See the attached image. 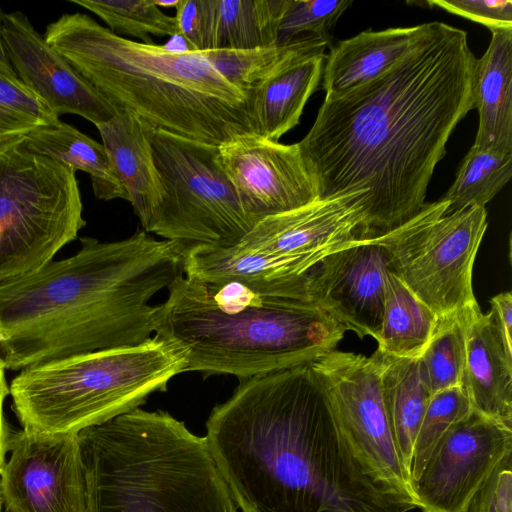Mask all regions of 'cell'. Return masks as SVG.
Listing matches in <instances>:
<instances>
[{
	"instance_id": "obj_2",
	"label": "cell",
	"mask_w": 512,
	"mask_h": 512,
	"mask_svg": "<svg viewBox=\"0 0 512 512\" xmlns=\"http://www.w3.org/2000/svg\"><path fill=\"white\" fill-rule=\"evenodd\" d=\"M205 436L241 512H409L343 431L311 360L240 379Z\"/></svg>"
},
{
	"instance_id": "obj_12",
	"label": "cell",
	"mask_w": 512,
	"mask_h": 512,
	"mask_svg": "<svg viewBox=\"0 0 512 512\" xmlns=\"http://www.w3.org/2000/svg\"><path fill=\"white\" fill-rule=\"evenodd\" d=\"M512 455V428L474 410L451 425L411 482L422 512H465L500 463Z\"/></svg>"
},
{
	"instance_id": "obj_15",
	"label": "cell",
	"mask_w": 512,
	"mask_h": 512,
	"mask_svg": "<svg viewBox=\"0 0 512 512\" xmlns=\"http://www.w3.org/2000/svg\"><path fill=\"white\" fill-rule=\"evenodd\" d=\"M388 270L385 248L372 238H360L328 254L312 268L309 298L345 331L377 340Z\"/></svg>"
},
{
	"instance_id": "obj_8",
	"label": "cell",
	"mask_w": 512,
	"mask_h": 512,
	"mask_svg": "<svg viewBox=\"0 0 512 512\" xmlns=\"http://www.w3.org/2000/svg\"><path fill=\"white\" fill-rule=\"evenodd\" d=\"M23 137L0 144V282L51 262L86 225L76 171Z\"/></svg>"
},
{
	"instance_id": "obj_31",
	"label": "cell",
	"mask_w": 512,
	"mask_h": 512,
	"mask_svg": "<svg viewBox=\"0 0 512 512\" xmlns=\"http://www.w3.org/2000/svg\"><path fill=\"white\" fill-rule=\"evenodd\" d=\"M102 19L116 35L132 36L153 44L150 35L179 36L176 19L165 14L154 0H70Z\"/></svg>"
},
{
	"instance_id": "obj_9",
	"label": "cell",
	"mask_w": 512,
	"mask_h": 512,
	"mask_svg": "<svg viewBox=\"0 0 512 512\" xmlns=\"http://www.w3.org/2000/svg\"><path fill=\"white\" fill-rule=\"evenodd\" d=\"M150 140L164 193L143 230L185 248L239 244L255 223L221 165L218 146L154 129Z\"/></svg>"
},
{
	"instance_id": "obj_32",
	"label": "cell",
	"mask_w": 512,
	"mask_h": 512,
	"mask_svg": "<svg viewBox=\"0 0 512 512\" xmlns=\"http://www.w3.org/2000/svg\"><path fill=\"white\" fill-rule=\"evenodd\" d=\"M58 121L48 105L17 77L0 72V144Z\"/></svg>"
},
{
	"instance_id": "obj_14",
	"label": "cell",
	"mask_w": 512,
	"mask_h": 512,
	"mask_svg": "<svg viewBox=\"0 0 512 512\" xmlns=\"http://www.w3.org/2000/svg\"><path fill=\"white\" fill-rule=\"evenodd\" d=\"M221 165L242 207L256 224L319 199L318 184L298 143L243 133L218 146Z\"/></svg>"
},
{
	"instance_id": "obj_13",
	"label": "cell",
	"mask_w": 512,
	"mask_h": 512,
	"mask_svg": "<svg viewBox=\"0 0 512 512\" xmlns=\"http://www.w3.org/2000/svg\"><path fill=\"white\" fill-rule=\"evenodd\" d=\"M8 453L0 472L6 512H88L78 433L12 431Z\"/></svg>"
},
{
	"instance_id": "obj_20",
	"label": "cell",
	"mask_w": 512,
	"mask_h": 512,
	"mask_svg": "<svg viewBox=\"0 0 512 512\" xmlns=\"http://www.w3.org/2000/svg\"><path fill=\"white\" fill-rule=\"evenodd\" d=\"M128 201L143 226L160 203L164 187L156 168L151 127L128 111L96 126Z\"/></svg>"
},
{
	"instance_id": "obj_28",
	"label": "cell",
	"mask_w": 512,
	"mask_h": 512,
	"mask_svg": "<svg viewBox=\"0 0 512 512\" xmlns=\"http://www.w3.org/2000/svg\"><path fill=\"white\" fill-rule=\"evenodd\" d=\"M289 0H215L214 50L276 44Z\"/></svg>"
},
{
	"instance_id": "obj_35",
	"label": "cell",
	"mask_w": 512,
	"mask_h": 512,
	"mask_svg": "<svg viewBox=\"0 0 512 512\" xmlns=\"http://www.w3.org/2000/svg\"><path fill=\"white\" fill-rule=\"evenodd\" d=\"M175 10L178 35L189 50H214L215 0H178Z\"/></svg>"
},
{
	"instance_id": "obj_24",
	"label": "cell",
	"mask_w": 512,
	"mask_h": 512,
	"mask_svg": "<svg viewBox=\"0 0 512 512\" xmlns=\"http://www.w3.org/2000/svg\"><path fill=\"white\" fill-rule=\"evenodd\" d=\"M373 356L379 366L383 397L396 444L410 475L415 439L431 394L424 382L419 358L396 357L379 350Z\"/></svg>"
},
{
	"instance_id": "obj_36",
	"label": "cell",
	"mask_w": 512,
	"mask_h": 512,
	"mask_svg": "<svg viewBox=\"0 0 512 512\" xmlns=\"http://www.w3.org/2000/svg\"><path fill=\"white\" fill-rule=\"evenodd\" d=\"M427 4L481 23L491 32L512 30L511 0H431Z\"/></svg>"
},
{
	"instance_id": "obj_10",
	"label": "cell",
	"mask_w": 512,
	"mask_h": 512,
	"mask_svg": "<svg viewBox=\"0 0 512 512\" xmlns=\"http://www.w3.org/2000/svg\"><path fill=\"white\" fill-rule=\"evenodd\" d=\"M447 208L442 199L429 202L405 224L372 238L385 248L390 270L438 318L478 305L472 274L487 229L485 207Z\"/></svg>"
},
{
	"instance_id": "obj_40",
	"label": "cell",
	"mask_w": 512,
	"mask_h": 512,
	"mask_svg": "<svg viewBox=\"0 0 512 512\" xmlns=\"http://www.w3.org/2000/svg\"><path fill=\"white\" fill-rule=\"evenodd\" d=\"M4 13L0 8V72L8 76L17 77L7 55L5 43L2 35V20ZM18 78V77H17Z\"/></svg>"
},
{
	"instance_id": "obj_38",
	"label": "cell",
	"mask_w": 512,
	"mask_h": 512,
	"mask_svg": "<svg viewBox=\"0 0 512 512\" xmlns=\"http://www.w3.org/2000/svg\"><path fill=\"white\" fill-rule=\"evenodd\" d=\"M6 366L0 355V472L6 462V456L9 451V443L12 429L9 427L4 416V401L10 395V388L6 379Z\"/></svg>"
},
{
	"instance_id": "obj_11",
	"label": "cell",
	"mask_w": 512,
	"mask_h": 512,
	"mask_svg": "<svg viewBox=\"0 0 512 512\" xmlns=\"http://www.w3.org/2000/svg\"><path fill=\"white\" fill-rule=\"evenodd\" d=\"M311 366L323 383L343 431L365 464L379 478L413 496L373 354L367 357L332 349L313 358Z\"/></svg>"
},
{
	"instance_id": "obj_1",
	"label": "cell",
	"mask_w": 512,
	"mask_h": 512,
	"mask_svg": "<svg viewBox=\"0 0 512 512\" xmlns=\"http://www.w3.org/2000/svg\"><path fill=\"white\" fill-rule=\"evenodd\" d=\"M475 62L466 31L424 23L411 49L385 73L325 95L298 144L319 198L363 194V238L393 231L427 204L447 141L475 108Z\"/></svg>"
},
{
	"instance_id": "obj_37",
	"label": "cell",
	"mask_w": 512,
	"mask_h": 512,
	"mask_svg": "<svg viewBox=\"0 0 512 512\" xmlns=\"http://www.w3.org/2000/svg\"><path fill=\"white\" fill-rule=\"evenodd\" d=\"M511 456L500 463L465 512H512Z\"/></svg>"
},
{
	"instance_id": "obj_16",
	"label": "cell",
	"mask_w": 512,
	"mask_h": 512,
	"mask_svg": "<svg viewBox=\"0 0 512 512\" xmlns=\"http://www.w3.org/2000/svg\"><path fill=\"white\" fill-rule=\"evenodd\" d=\"M2 35L18 79L58 117L75 114L97 126L116 116L118 111L46 42L24 13H4Z\"/></svg>"
},
{
	"instance_id": "obj_25",
	"label": "cell",
	"mask_w": 512,
	"mask_h": 512,
	"mask_svg": "<svg viewBox=\"0 0 512 512\" xmlns=\"http://www.w3.org/2000/svg\"><path fill=\"white\" fill-rule=\"evenodd\" d=\"M23 143L33 153L59 161L74 171L87 173L98 199L128 201L104 145L75 127L59 120L30 132L23 137Z\"/></svg>"
},
{
	"instance_id": "obj_5",
	"label": "cell",
	"mask_w": 512,
	"mask_h": 512,
	"mask_svg": "<svg viewBox=\"0 0 512 512\" xmlns=\"http://www.w3.org/2000/svg\"><path fill=\"white\" fill-rule=\"evenodd\" d=\"M156 306L155 336L185 359V372L238 379L298 365L335 349L345 330L316 304L256 294L185 275Z\"/></svg>"
},
{
	"instance_id": "obj_7",
	"label": "cell",
	"mask_w": 512,
	"mask_h": 512,
	"mask_svg": "<svg viewBox=\"0 0 512 512\" xmlns=\"http://www.w3.org/2000/svg\"><path fill=\"white\" fill-rule=\"evenodd\" d=\"M185 367L183 355L154 336L22 369L9 385L11 408L27 432L77 434L140 408Z\"/></svg>"
},
{
	"instance_id": "obj_27",
	"label": "cell",
	"mask_w": 512,
	"mask_h": 512,
	"mask_svg": "<svg viewBox=\"0 0 512 512\" xmlns=\"http://www.w3.org/2000/svg\"><path fill=\"white\" fill-rule=\"evenodd\" d=\"M327 43L304 37L289 44H272L248 50L202 52L211 65L249 99L258 87L297 60L325 51Z\"/></svg>"
},
{
	"instance_id": "obj_6",
	"label": "cell",
	"mask_w": 512,
	"mask_h": 512,
	"mask_svg": "<svg viewBox=\"0 0 512 512\" xmlns=\"http://www.w3.org/2000/svg\"><path fill=\"white\" fill-rule=\"evenodd\" d=\"M88 512H237L205 437L136 408L78 433Z\"/></svg>"
},
{
	"instance_id": "obj_42",
	"label": "cell",
	"mask_w": 512,
	"mask_h": 512,
	"mask_svg": "<svg viewBox=\"0 0 512 512\" xmlns=\"http://www.w3.org/2000/svg\"><path fill=\"white\" fill-rule=\"evenodd\" d=\"M0 512H2V503H1V499H0Z\"/></svg>"
},
{
	"instance_id": "obj_41",
	"label": "cell",
	"mask_w": 512,
	"mask_h": 512,
	"mask_svg": "<svg viewBox=\"0 0 512 512\" xmlns=\"http://www.w3.org/2000/svg\"><path fill=\"white\" fill-rule=\"evenodd\" d=\"M155 1V4L159 7V8H175L178 4V0H175V1H158V0H154Z\"/></svg>"
},
{
	"instance_id": "obj_18",
	"label": "cell",
	"mask_w": 512,
	"mask_h": 512,
	"mask_svg": "<svg viewBox=\"0 0 512 512\" xmlns=\"http://www.w3.org/2000/svg\"><path fill=\"white\" fill-rule=\"evenodd\" d=\"M363 194L319 198L258 221L239 245L279 255H306L362 238Z\"/></svg>"
},
{
	"instance_id": "obj_3",
	"label": "cell",
	"mask_w": 512,
	"mask_h": 512,
	"mask_svg": "<svg viewBox=\"0 0 512 512\" xmlns=\"http://www.w3.org/2000/svg\"><path fill=\"white\" fill-rule=\"evenodd\" d=\"M65 259L0 282V355L7 370L139 345L154 332L151 298L183 275L185 247L138 229L80 238Z\"/></svg>"
},
{
	"instance_id": "obj_34",
	"label": "cell",
	"mask_w": 512,
	"mask_h": 512,
	"mask_svg": "<svg viewBox=\"0 0 512 512\" xmlns=\"http://www.w3.org/2000/svg\"><path fill=\"white\" fill-rule=\"evenodd\" d=\"M352 3L351 0H289L279 24L276 44L315 37L330 46L332 29Z\"/></svg>"
},
{
	"instance_id": "obj_29",
	"label": "cell",
	"mask_w": 512,
	"mask_h": 512,
	"mask_svg": "<svg viewBox=\"0 0 512 512\" xmlns=\"http://www.w3.org/2000/svg\"><path fill=\"white\" fill-rule=\"evenodd\" d=\"M512 176V153L483 150L472 145L462 160L455 180L441 198L446 213L469 206L485 205Z\"/></svg>"
},
{
	"instance_id": "obj_4",
	"label": "cell",
	"mask_w": 512,
	"mask_h": 512,
	"mask_svg": "<svg viewBox=\"0 0 512 512\" xmlns=\"http://www.w3.org/2000/svg\"><path fill=\"white\" fill-rule=\"evenodd\" d=\"M43 37L118 112L154 130L215 146L258 133L248 97L202 52L130 40L79 12L62 14Z\"/></svg>"
},
{
	"instance_id": "obj_19",
	"label": "cell",
	"mask_w": 512,
	"mask_h": 512,
	"mask_svg": "<svg viewBox=\"0 0 512 512\" xmlns=\"http://www.w3.org/2000/svg\"><path fill=\"white\" fill-rule=\"evenodd\" d=\"M465 344L462 386L472 410L512 428V346L492 309L466 311Z\"/></svg>"
},
{
	"instance_id": "obj_21",
	"label": "cell",
	"mask_w": 512,
	"mask_h": 512,
	"mask_svg": "<svg viewBox=\"0 0 512 512\" xmlns=\"http://www.w3.org/2000/svg\"><path fill=\"white\" fill-rule=\"evenodd\" d=\"M478 129L473 146L512 153V30L493 31L474 69Z\"/></svg>"
},
{
	"instance_id": "obj_22",
	"label": "cell",
	"mask_w": 512,
	"mask_h": 512,
	"mask_svg": "<svg viewBox=\"0 0 512 512\" xmlns=\"http://www.w3.org/2000/svg\"><path fill=\"white\" fill-rule=\"evenodd\" d=\"M422 31L423 24L366 30L338 42L325 56L321 79L325 95L343 93L385 73L411 49Z\"/></svg>"
},
{
	"instance_id": "obj_30",
	"label": "cell",
	"mask_w": 512,
	"mask_h": 512,
	"mask_svg": "<svg viewBox=\"0 0 512 512\" xmlns=\"http://www.w3.org/2000/svg\"><path fill=\"white\" fill-rule=\"evenodd\" d=\"M467 310L439 318L428 345L419 357L421 373L431 396L463 384Z\"/></svg>"
},
{
	"instance_id": "obj_17",
	"label": "cell",
	"mask_w": 512,
	"mask_h": 512,
	"mask_svg": "<svg viewBox=\"0 0 512 512\" xmlns=\"http://www.w3.org/2000/svg\"><path fill=\"white\" fill-rule=\"evenodd\" d=\"M347 245L295 256L239 244L192 246L184 249L183 275L205 283L241 284L261 296L312 302L308 293L312 268L328 254Z\"/></svg>"
},
{
	"instance_id": "obj_26",
	"label": "cell",
	"mask_w": 512,
	"mask_h": 512,
	"mask_svg": "<svg viewBox=\"0 0 512 512\" xmlns=\"http://www.w3.org/2000/svg\"><path fill=\"white\" fill-rule=\"evenodd\" d=\"M439 318L391 270L384 283V310L379 351L396 357L419 358Z\"/></svg>"
},
{
	"instance_id": "obj_33",
	"label": "cell",
	"mask_w": 512,
	"mask_h": 512,
	"mask_svg": "<svg viewBox=\"0 0 512 512\" xmlns=\"http://www.w3.org/2000/svg\"><path fill=\"white\" fill-rule=\"evenodd\" d=\"M471 410L470 401L463 386L445 389L430 397L414 443L411 482L422 471L441 436Z\"/></svg>"
},
{
	"instance_id": "obj_39",
	"label": "cell",
	"mask_w": 512,
	"mask_h": 512,
	"mask_svg": "<svg viewBox=\"0 0 512 512\" xmlns=\"http://www.w3.org/2000/svg\"><path fill=\"white\" fill-rule=\"evenodd\" d=\"M491 309L494 311L507 343L512 346V294L510 291L502 292L490 299Z\"/></svg>"
},
{
	"instance_id": "obj_23",
	"label": "cell",
	"mask_w": 512,
	"mask_h": 512,
	"mask_svg": "<svg viewBox=\"0 0 512 512\" xmlns=\"http://www.w3.org/2000/svg\"><path fill=\"white\" fill-rule=\"evenodd\" d=\"M324 61V51L307 55L251 93L258 134L278 141L298 125L306 102L322 79Z\"/></svg>"
}]
</instances>
